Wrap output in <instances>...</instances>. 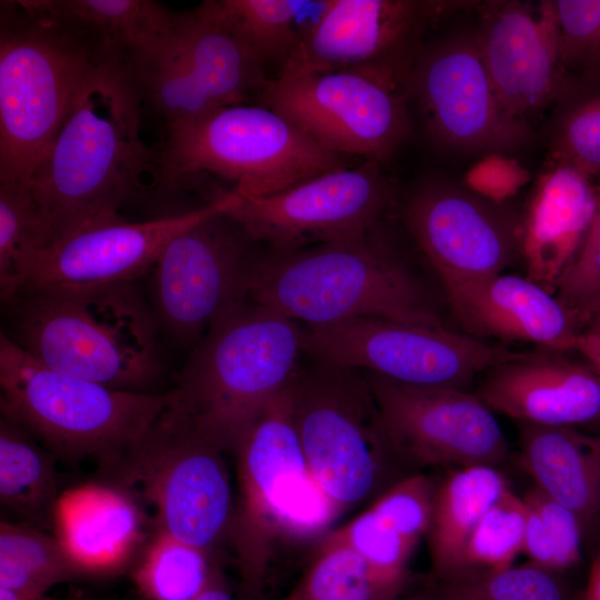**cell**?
<instances>
[{
  "label": "cell",
  "instance_id": "obj_24",
  "mask_svg": "<svg viewBox=\"0 0 600 600\" xmlns=\"http://www.w3.org/2000/svg\"><path fill=\"white\" fill-rule=\"evenodd\" d=\"M598 191L589 176L556 160L537 182L521 221L520 253L528 278L550 292L587 237Z\"/></svg>",
  "mask_w": 600,
  "mask_h": 600
},
{
  "label": "cell",
  "instance_id": "obj_2",
  "mask_svg": "<svg viewBox=\"0 0 600 600\" xmlns=\"http://www.w3.org/2000/svg\"><path fill=\"white\" fill-rule=\"evenodd\" d=\"M9 304V337L47 367L133 392H153L163 373L160 323L136 281L49 286Z\"/></svg>",
  "mask_w": 600,
  "mask_h": 600
},
{
  "label": "cell",
  "instance_id": "obj_46",
  "mask_svg": "<svg viewBox=\"0 0 600 600\" xmlns=\"http://www.w3.org/2000/svg\"><path fill=\"white\" fill-rule=\"evenodd\" d=\"M582 600H600V550L591 562Z\"/></svg>",
  "mask_w": 600,
  "mask_h": 600
},
{
  "label": "cell",
  "instance_id": "obj_17",
  "mask_svg": "<svg viewBox=\"0 0 600 600\" xmlns=\"http://www.w3.org/2000/svg\"><path fill=\"white\" fill-rule=\"evenodd\" d=\"M471 2L424 0H328L294 54L276 76L357 71L406 88L427 28Z\"/></svg>",
  "mask_w": 600,
  "mask_h": 600
},
{
  "label": "cell",
  "instance_id": "obj_7",
  "mask_svg": "<svg viewBox=\"0 0 600 600\" xmlns=\"http://www.w3.org/2000/svg\"><path fill=\"white\" fill-rule=\"evenodd\" d=\"M171 400L172 390H119L54 370L1 332V417L20 426L53 454L94 458L111 467Z\"/></svg>",
  "mask_w": 600,
  "mask_h": 600
},
{
  "label": "cell",
  "instance_id": "obj_33",
  "mask_svg": "<svg viewBox=\"0 0 600 600\" xmlns=\"http://www.w3.org/2000/svg\"><path fill=\"white\" fill-rule=\"evenodd\" d=\"M397 593L333 531L283 600H389Z\"/></svg>",
  "mask_w": 600,
  "mask_h": 600
},
{
  "label": "cell",
  "instance_id": "obj_26",
  "mask_svg": "<svg viewBox=\"0 0 600 600\" xmlns=\"http://www.w3.org/2000/svg\"><path fill=\"white\" fill-rule=\"evenodd\" d=\"M518 429L521 468L578 517L584 534L593 532L600 512V433L532 423Z\"/></svg>",
  "mask_w": 600,
  "mask_h": 600
},
{
  "label": "cell",
  "instance_id": "obj_27",
  "mask_svg": "<svg viewBox=\"0 0 600 600\" xmlns=\"http://www.w3.org/2000/svg\"><path fill=\"white\" fill-rule=\"evenodd\" d=\"M27 10L126 53L140 71L167 49L177 14L151 0H19Z\"/></svg>",
  "mask_w": 600,
  "mask_h": 600
},
{
  "label": "cell",
  "instance_id": "obj_35",
  "mask_svg": "<svg viewBox=\"0 0 600 600\" xmlns=\"http://www.w3.org/2000/svg\"><path fill=\"white\" fill-rule=\"evenodd\" d=\"M427 600H567L559 573L531 561L500 570L468 569L429 580Z\"/></svg>",
  "mask_w": 600,
  "mask_h": 600
},
{
  "label": "cell",
  "instance_id": "obj_42",
  "mask_svg": "<svg viewBox=\"0 0 600 600\" xmlns=\"http://www.w3.org/2000/svg\"><path fill=\"white\" fill-rule=\"evenodd\" d=\"M556 161L584 174H600V96L587 99L562 118L553 143Z\"/></svg>",
  "mask_w": 600,
  "mask_h": 600
},
{
  "label": "cell",
  "instance_id": "obj_18",
  "mask_svg": "<svg viewBox=\"0 0 600 600\" xmlns=\"http://www.w3.org/2000/svg\"><path fill=\"white\" fill-rule=\"evenodd\" d=\"M384 432L401 461L416 466L496 467L508 443L493 411L469 390L420 387L364 372Z\"/></svg>",
  "mask_w": 600,
  "mask_h": 600
},
{
  "label": "cell",
  "instance_id": "obj_34",
  "mask_svg": "<svg viewBox=\"0 0 600 600\" xmlns=\"http://www.w3.org/2000/svg\"><path fill=\"white\" fill-rule=\"evenodd\" d=\"M217 569L209 552L158 531L133 570V581L144 600H194Z\"/></svg>",
  "mask_w": 600,
  "mask_h": 600
},
{
  "label": "cell",
  "instance_id": "obj_28",
  "mask_svg": "<svg viewBox=\"0 0 600 600\" xmlns=\"http://www.w3.org/2000/svg\"><path fill=\"white\" fill-rule=\"evenodd\" d=\"M508 488L507 479L490 466L452 469L438 482L426 534L431 562L429 580L449 577L460 568L473 529Z\"/></svg>",
  "mask_w": 600,
  "mask_h": 600
},
{
  "label": "cell",
  "instance_id": "obj_48",
  "mask_svg": "<svg viewBox=\"0 0 600 600\" xmlns=\"http://www.w3.org/2000/svg\"><path fill=\"white\" fill-rule=\"evenodd\" d=\"M596 529H600V512H599V518H598V522H597V528Z\"/></svg>",
  "mask_w": 600,
  "mask_h": 600
},
{
  "label": "cell",
  "instance_id": "obj_11",
  "mask_svg": "<svg viewBox=\"0 0 600 600\" xmlns=\"http://www.w3.org/2000/svg\"><path fill=\"white\" fill-rule=\"evenodd\" d=\"M231 190L214 188L216 207L176 234L151 269L152 309L176 339H199L224 316L250 300L261 252L226 209Z\"/></svg>",
  "mask_w": 600,
  "mask_h": 600
},
{
  "label": "cell",
  "instance_id": "obj_39",
  "mask_svg": "<svg viewBox=\"0 0 600 600\" xmlns=\"http://www.w3.org/2000/svg\"><path fill=\"white\" fill-rule=\"evenodd\" d=\"M566 72L600 77V0L552 1Z\"/></svg>",
  "mask_w": 600,
  "mask_h": 600
},
{
  "label": "cell",
  "instance_id": "obj_36",
  "mask_svg": "<svg viewBox=\"0 0 600 600\" xmlns=\"http://www.w3.org/2000/svg\"><path fill=\"white\" fill-rule=\"evenodd\" d=\"M522 500L527 512L522 553L529 561L556 573L579 564L584 533L578 517L536 486Z\"/></svg>",
  "mask_w": 600,
  "mask_h": 600
},
{
  "label": "cell",
  "instance_id": "obj_49",
  "mask_svg": "<svg viewBox=\"0 0 600 600\" xmlns=\"http://www.w3.org/2000/svg\"><path fill=\"white\" fill-rule=\"evenodd\" d=\"M389 600H398V599L392 598V599H389ZM412 600H427V599L420 598V599H412Z\"/></svg>",
  "mask_w": 600,
  "mask_h": 600
},
{
  "label": "cell",
  "instance_id": "obj_29",
  "mask_svg": "<svg viewBox=\"0 0 600 600\" xmlns=\"http://www.w3.org/2000/svg\"><path fill=\"white\" fill-rule=\"evenodd\" d=\"M328 0H209L218 20L266 66L279 69L322 16Z\"/></svg>",
  "mask_w": 600,
  "mask_h": 600
},
{
  "label": "cell",
  "instance_id": "obj_37",
  "mask_svg": "<svg viewBox=\"0 0 600 600\" xmlns=\"http://www.w3.org/2000/svg\"><path fill=\"white\" fill-rule=\"evenodd\" d=\"M526 521L522 498L508 488L477 523L466 544L460 568L454 573L468 569L500 570L513 566L514 559L523 550Z\"/></svg>",
  "mask_w": 600,
  "mask_h": 600
},
{
  "label": "cell",
  "instance_id": "obj_20",
  "mask_svg": "<svg viewBox=\"0 0 600 600\" xmlns=\"http://www.w3.org/2000/svg\"><path fill=\"white\" fill-rule=\"evenodd\" d=\"M473 36L499 98L516 117L527 120L563 94L567 72L552 1L538 8L487 2Z\"/></svg>",
  "mask_w": 600,
  "mask_h": 600
},
{
  "label": "cell",
  "instance_id": "obj_12",
  "mask_svg": "<svg viewBox=\"0 0 600 600\" xmlns=\"http://www.w3.org/2000/svg\"><path fill=\"white\" fill-rule=\"evenodd\" d=\"M311 359L420 387L469 390L476 376L524 354L448 328L360 317L303 328Z\"/></svg>",
  "mask_w": 600,
  "mask_h": 600
},
{
  "label": "cell",
  "instance_id": "obj_44",
  "mask_svg": "<svg viewBox=\"0 0 600 600\" xmlns=\"http://www.w3.org/2000/svg\"><path fill=\"white\" fill-rule=\"evenodd\" d=\"M576 350H579L589 361L590 368L600 377V308L581 330Z\"/></svg>",
  "mask_w": 600,
  "mask_h": 600
},
{
  "label": "cell",
  "instance_id": "obj_43",
  "mask_svg": "<svg viewBox=\"0 0 600 600\" xmlns=\"http://www.w3.org/2000/svg\"><path fill=\"white\" fill-rule=\"evenodd\" d=\"M530 178L529 171L516 159L503 153H488L466 174V184L478 196L503 204Z\"/></svg>",
  "mask_w": 600,
  "mask_h": 600
},
{
  "label": "cell",
  "instance_id": "obj_22",
  "mask_svg": "<svg viewBox=\"0 0 600 600\" xmlns=\"http://www.w3.org/2000/svg\"><path fill=\"white\" fill-rule=\"evenodd\" d=\"M476 394L517 423L600 424V377L557 351L524 352L491 368Z\"/></svg>",
  "mask_w": 600,
  "mask_h": 600
},
{
  "label": "cell",
  "instance_id": "obj_16",
  "mask_svg": "<svg viewBox=\"0 0 600 600\" xmlns=\"http://www.w3.org/2000/svg\"><path fill=\"white\" fill-rule=\"evenodd\" d=\"M264 68L204 1L191 12L177 14L167 49L136 74L143 100L169 124L243 104L268 81Z\"/></svg>",
  "mask_w": 600,
  "mask_h": 600
},
{
  "label": "cell",
  "instance_id": "obj_13",
  "mask_svg": "<svg viewBox=\"0 0 600 600\" xmlns=\"http://www.w3.org/2000/svg\"><path fill=\"white\" fill-rule=\"evenodd\" d=\"M401 88L357 71L273 76L258 100L327 150L382 164L411 129Z\"/></svg>",
  "mask_w": 600,
  "mask_h": 600
},
{
  "label": "cell",
  "instance_id": "obj_10",
  "mask_svg": "<svg viewBox=\"0 0 600 600\" xmlns=\"http://www.w3.org/2000/svg\"><path fill=\"white\" fill-rule=\"evenodd\" d=\"M222 452L170 402L111 467L152 506L158 531L209 552L234 508Z\"/></svg>",
  "mask_w": 600,
  "mask_h": 600
},
{
  "label": "cell",
  "instance_id": "obj_14",
  "mask_svg": "<svg viewBox=\"0 0 600 600\" xmlns=\"http://www.w3.org/2000/svg\"><path fill=\"white\" fill-rule=\"evenodd\" d=\"M232 193L226 212L274 253L359 239L380 226L392 199L391 184L373 161L266 197Z\"/></svg>",
  "mask_w": 600,
  "mask_h": 600
},
{
  "label": "cell",
  "instance_id": "obj_15",
  "mask_svg": "<svg viewBox=\"0 0 600 600\" xmlns=\"http://www.w3.org/2000/svg\"><path fill=\"white\" fill-rule=\"evenodd\" d=\"M406 90L416 98L427 133L440 147L503 153L533 138L528 121L512 114L499 98L474 36L421 49Z\"/></svg>",
  "mask_w": 600,
  "mask_h": 600
},
{
  "label": "cell",
  "instance_id": "obj_4",
  "mask_svg": "<svg viewBox=\"0 0 600 600\" xmlns=\"http://www.w3.org/2000/svg\"><path fill=\"white\" fill-rule=\"evenodd\" d=\"M303 328L248 300L202 337L172 390V404L224 451L294 378Z\"/></svg>",
  "mask_w": 600,
  "mask_h": 600
},
{
  "label": "cell",
  "instance_id": "obj_23",
  "mask_svg": "<svg viewBox=\"0 0 600 600\" xmlns=\"http://www.w3.org/2000/svg\"><path fill=\"white\" fill-rule=\"evenodd\" d=\"M443 287L453 316L469 336L528 341L557 352L577 348L581 322L528 277L499 273Z\"/></svg>",
  "mask_w": 600,
  "mask_h": 600
},
{
  "label": "cell",
  "instance_id": "obj_3",
  "mask_svg": "<svg viewBox=\"0 0 600 600\" xmlns=\"http://www.w3.org/2000/svg\"><path fill=\"white\" fill-rule=\"evenodd\" d=\"M379 228L356 240L261 252L250 300L307 326L372 317L447 328L429 291Z\"/></svg>",
  "mask_w": 600,
  "mask_h": 600
},
{
  "label": "cell",
  "instance_id": "obj_32",
  "mask_svg": "<svg viewBox=\"0 0 600 600\" xmlns=\"http://www.w3.org/2000/svg\"><path fill=\"white\" fill-rule=\"evenodd\" d=\"M83 574L54 536L28 523L1 521L0 587L49 594Z\"/></svg>",
  "mask_w": 600,
  "mask_h": 600
},
{
  "label": "cell",
  "instance_id": "obj_47",
  "mask_svg": "<svg viewBox=\"0 0 600 600\" xmlns=\"http://www.w3.org/2000/svg\"><path fill=\"white\" fill-rule=\"evenodd\" d=\"M0 600H51L49 594L19 591L0 587Z\"/></svg>",
  "mask_w": 600,
  "mask_h": 600
},
{
  "label": "cell",
  "instance_id": "obj_9",
  "mask_svg": "<svg viewBox=\"0 0 600 600\" xmlns=\"http://www.w3.org/2000/svg\"><path fill=\"white\" fill-rule=\"evenodd\" d=\"M292 381L294 420L308 467L340 512L372 494L393 450L361 370L314 360Z\"/></svg>",
  "mask_w": 600,
  "mask_h": 600
},
{
  "label": "cell",
  "instance_id": "obj_40",
  "mask_svg": "<svg viewBox=\"0 0 600 600\" xmlns=\"http://www.w3.org/2000/svg\"><path fill=\"white\" fill-rule=\"evenodd\" d=\"M437 484L423 473L400 478L371 504V509L390 528L416 546L427 534Z\"/></svg>",
  "mask_w": 600,
  "mask_h": 600
},
{
  "label": "cell",
  "instance_id": "obj_8",
  "mask_svg": "<svg viewBox=\"0 0 600 600\" xmlns=\"http://www.w3.org/2000/svg\"><path fill=\"white\" fill-rule=\"evenodd\" d=\"M160 152L162 187L177 189L197 173L231 182L243 197H266L351 167L278 112L237 104L176 121Z\"/></svg>",
  "mask_w": 600,
  "mask_h": 600
},
{
  "label": "cell",
  "instance_id": "obj_6",
  "mask_svg": "<svg viewBox=\"0 0 600 600\" xmlns=\"http://www.w3.org/2000/svg\"><path fill=\"white\" fill-rule=\"evenodd\" d=\"M101 47L18 1H1L0 182H29Z\"/></svg>",
  "mask_w": 600,
  "mask_h": 600
},
{
  "label": "cell",
  "instance_id": "obj_25",
  "mask_svg": "<svg viewBox=\"0 0 600 600\" xmlns=\"http://www.w3.org/2000/svg\"><path fill=\"white\" fill-rule=\"evenodd\" d=\"M54 537L83 577L123 568L141 538V516L128 491L82 484L60 493L52 517Z\"/></svg>",
  "mask_w": 600,
  "mask_h": 600
},
{
  "label": "cell",
  "instance_id": "obj_19",
  "mask_svg": "<svg viewBox=\"0 0 600 600\" xmlns=\"http://www.w3.org/2000/svg\"><path fill=\"white\" fill-rule=\"evenodd\" d=\"M403 218L443 286L502 273L520 253L518 218L469 189L423 183L409 198Z\"/></svg>",
  "mask_w": 600,
  "mask_h": 600
},
{
  "label": "cell",
  "instance_id": "obj_41",
  "mask_svg": "<svg viewBox=\"0 0 600 600\" xmlns=\"http://www.w3.org/2000/svg\"><path fill=\"white\" fill-rule=\"evenodd\" d=\"M557 298L582 323L600 308V187L597 212L573 261L557 284Z\"/></svg>",
  "mask_w": 600,
  "mask_h": 600
},
{
  "label": "cell",
  "instance_id": "obj_1",
  "mask_svg": "<svg viewBox=\"0 0 600 600\" xmlns=\"http://www.w3.org/2000/svg\"><path fill=\"white\" fill-rule=\"evenodd\" d=\"M143 100L130 58L101 47L66 121L27 183L52 243L162 187L160 152L140 136Z\"/></svg>",
  "mask_w": 600,
  "mask_h": 600
},
{
  "label": "cell",
  "instance_id": "obj_45",
  "mask_svg": "<svg viewBox=\"0 0 600 600\" xmlns=\"http://www.w3.org/2000/svg\"><path fill=\"white\" fill-rule=\"evenodd\" d=\"M194 600H234L222 573L217 569L204 590Z\"/></svg>",
  "mask_w": 600,
  "mask_h": 600
},
{
  "label": "cell",
  "instance_id": "obj_5",
  "mask_svg": "<svg viewBox=\"0 0 600 600\" xmlns=\"http://www.w3.org/2000/svg\"><path fill=\"white\" fill-rule=\"evenodd\" d=\"M292 381L258 412L232 450L239 493L229 531L241 573L240 600H259L277 536H312L339 513L308 467Z\"/></svg>",
  "mask_w": 600,
  "mask_h": 600
},
{
  "label": "cell",
  "instance_id": "obj_21",
  "mask_svg": "<svg viewBox=\"0 0 600 600\" xmlns=\"http://www.w3.org/2000/svg\"><path fill=\"white\" fill-rule=\"evenodd\" d=\"M216 204L213 199L184 212L142 221L118 217L79 228L41 254L21 293L49 286L133 282L151 271L176 234Z\"/></svg>",
  "mask_w": 600,
  "mask_h": 600
},
{
  "label": "cell",
  "instance_id": "obj_30",
  "mask_svg": "<svg viewBox=\"0 0 600 600\" xmlns=\"http://www.w3.org/2000/svg\"><path fill=\"white\" fill-rule=\"evenodd\" d=\"M53 453L14 422L0 420L1 503L37 528L52 527L58 488Z\"/></svg>",
  "mask_w": 600,
  "mask_h": 600
},
{
  "label": "cell",
  "instance_id": "obj_31",
  "mask_svg": "<svg viewBox=\"0 0 600 600\" xmlns=\"http://www.w3.org/2000/svg\"><path fill=\"white\" fill-rule=\"evenodd\" d=\"M52 244L48 222L28 184L0 182V296L11 303Z\"/></svg>",
  "mask_w": 600,
  "mask_h": 600
},
{
  "label": "cell",
  "instance_id": "obj_38",
  "mask_svg": "<svg viewBox=\"0 0 600 600\" xmlns=\"http://www.w3.org/2000/svg\"><path fill=\"white\" fill-rule=\"evenodd\" d=\"M398 594L407 579V564L416 546L368 508L334 531Z\"/></svg>",
  "mask_w": 600,
  "mask_h": 600
}]
</instances>
